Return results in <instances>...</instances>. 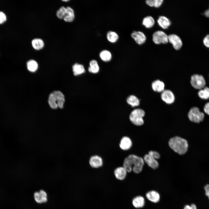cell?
I'll use <instances>...</instances> for the list:
<instances>
[{"mask_svg":"<svg viewBox=\"0 0 209 209\" xmlns=\"http://www.w3.org/2000/svg\"><path fill=\"white\" fill-rule=\"evenodd\" d=\"M148 154L153 156L156 159H158L160 157L159 154L156 151H150L149 152Z\"/></svg>","mask_w":209,"mask_h":209,"instance_id":"cell-33","label":"cell"},{"mask_svg":"<svg viewBox=\"0 0 209 209\" xmlns=\"http://www.w3.org/2000/svg\"><path fill=\"white\" fill-rule=\"evenodd\" d=\"M34 198L35 201L37 203H43L42 198L39 192H35L34 194Z\"/></svg>","mask_w":209,"mask_h":209,"instance_id":"cell-31","label":"cell"},{"mask_svg":"<svg viewBox=\"0 0 209 209\" xmlns=\"http://www.w3.org/2000/svg\"><path fill=\"white\" fill-rule=\"evenodd\" d=\"M145 114V111L141 109H136L133 110L129 116V119L134 125L138 126L143 125L144 123L143 118Z\"/></svg>","mask_w":209,"mask_h":209,"instance_id":"cell-4","label":"cell"},{"mask_svg":"<svg viewBox=\"0 0 209 209\" xmlns=\"http://www.w3.org/2000/svg\"><path fill=\"white\" fill-rule=\"evenodd\" d=\"M31 43L33 48L37 50L42 49L44 46L43 41L39 38H35L33 39Z\"/></svg>","mask_w":209,"mask_h":209,"instance_id":"cell-22","label":"cell"},{"mask_svg":"<svg viewBox=\"0 0 209 209\" xmlns=\"http://www.w3.org/2000/svg\"><path fill=\"white\" fill-rule=\"evenodd\" d=\"M99 56L100 59L105 62H109L112 58V54L108 50H104L100 53Z\"/></svg>","mask_w":209,"mask_h":209,"instance_id":"cell-20","label":"cell"},{"mask_svg":"<svg viewBox=\"0 0 209 209\" xmlns=\"http://www.w3.org/2000/svg\"><path fill=\"white\" fill-rule=\"evenodd\" d=\"M72 68L73 74L75 76L82 74L85 71L84 66L77 63L73 65Z\"/></svg>","mask_w":209,"mask_h":209,"instance_id":"cell-21","label":"cell"},{"mask_svg":"<svg viewBox=\"0 0 209 209\" xmlns=\"http://www.w3.org/2000/svg\"><path fill=\"white\" fill-rule=\"evenodd\" d=\"M66 12L64 17V20L67 22H72L75 18L74 12L73 9L69 6L66 7Z\"/></svg>","mask_w":209,"mask_h":209,"instance_id":"cell-18","label":"cell"},{"mask_svg":"<svg viewBox=\"0 0 209 209\" xmlns=\"http://www.w3.org/2000/svg\"><path fill=\"white\" fill-rule=\"evenodd\" d=\"M132 203L134 206L136 208H142L145 205V199L142 196H137L133 199Z\"/></svg>","mask_w":209,"mask_h":209,"instance_id":"cell-17","label":"cell"},{"mask_svg":"<svg viewBox=\"0 0 209 209\" xmlns=\"http://www.w3.org/2000/svg\"><path fill=\"white\" fill-rule=\"evenodd\" d=\"M183 209H197L196 205L194 203H192L190 206L188 205H186Z\"/></svg>","mask_w":209,"mask_h":209,"instance_id":"cell-37","label":"cell"},{"mask_svg":"<svg viewBox=\"0 0 209 209\" xmlns=\"http://www.w3.org/2000/svg\"><path fill=\"white\" fill-rule=\"evenodd\" d=\"M27 67L28 70L30 71L34 72L36 71L38 67L37 62L35 60H31L28 61L27 63Z\"/></svg>","mask_w":209,"mask_h":209,"instance_id":"cell-28","label":"cell"},{"mask_svg":"<svg viewBox=\"0 0 209 209\" xmlns=\"http://www.w3.org/2000/svg\"><path fill=\"white\" fill-rule=\"evenodd\" d=\"M143 159L148 165L152 169H156L158 167L159 164L156 159L149 154L145 155Z\"/></svg>","mask_w":209,"mask_h":209,"instance_id":"cell-10","label":"cell"},{"mask_svg":"<svg viewBox=\"0 0 209 209\" xmlns=\"http://www.w3.org/2000/svg\"><path fill=\"white\" fill-rule=\"evenodd\" d=\"M114 174L116 178L119 180H123L126 177L127 172L123 167H118L114 170Z\"/></svg>","mask_w":209,"mask_h":209,"instance_id":"cell-16","label":"cell"},{"mask_svg":"<svg viewBox=\"0 0 209 209\" xmlns=\"http://www.w3.org/2000/svg\"><path fill=\"white\" fill-rule=\"evenodd\" d=\"M157 21L158 25L164 29L168 28L171 24L170 20L168 18L164 16H160Z\"/></svg>","mask_w":209,"mask_h":209,"instance_id":"cell-19","label":"cell"},{"mask_svg":"<svg viewBox=\"0 0 209 209\" xmlns=\"http://www.w3.org/2000/svg\"><path fill=\"white\" fill-rule=\"evenodd\" d=\"M203 42L206 46L209 48V35L205 37L203 40Z\"/></svg>","mask_w":209,"mask_h":209,"instance_id":"cell-35","label":"cell"},{"mask_svg":"<svg viewBox=\"0 0 209 209\" xmlns=\"http://www.w3.org/2000/svg\"><path fill=\"white\" fill-rule=\"evenodd\" d=\"M144 163L142 158L130 154L124 159L123 167L127 172H130L133 170L135 173L138 174L142 171Z\"/></svg>","mask_w":209,"mask_h":209,"instance_id":"cell-1","label":"cell"},{"mask_svg":"<svg viewBox=\"0 0 209 209\" xmlns=\"http://www.w3.org/2000/svg\"><path fill=\"white\" fill-rule=\"evenodd\" d=\"M199 97L201 99L207 100L209 99V88L205 87L198 92Z\"/></svg>","mask_w":209,"mask_h":209,"instance_id":"cell-24","label":"cell"},{"mask_svg":"<svg viewBox=\"0 0 209 209\" xmlns=\"http://www.w3.org/2000/svg\"><path fill=\"white\" fill-rule=\"evenodd\" d=\"M165 85L164 82L159 80H156L152 83L153 90L155 92H162L164 90Z\"/></svg>","mask_w":209,"mask_h":209,"instance_id":"cell-15","label":"cell"},{"mask_svg":"<svg viewBox=\"0 0 209 209\" xmlns=\"http://www.w3.org/2000/svg\"><path fill=\"white\" fill-rule=\"evenodd\" d=\"M190 84L194 88L200 90L205 87L206 82L203 76L198 74H194L191 77Z\"/></svg>","mask_w":209,"mask_h":209,"instance_id":"cell-6","label":"cell"},{"mask_svg":"<svg viewBox=\"0 0 209 209\" xmlns=\"http://www.w3.org/2000/svg\"><path fill=\"white\" fill-rule=\"evenodd\" d=\"M168 145L172 149L180 155L184 154L188 150L187 141L179 136H176L171 138L168 141Z\"/></svg>","mask_w":209,"mask_h":209,"instance_id":"cell-2","label":"cell"},{"mask_svg":"<svg viewBox=\"0 0 209 209\" xmlns=\"http://www.w3.org/2000/svg\"><path fill=\"white\" fill-rule=\"evenodd\" d=\"M99 70V67L97 61L93 60L89 62V66L88 68L89 72L94 73H97Z\"/></svg>","mask_w":209,"mask_h":209,"instance_id":"cell-26","label":"cell"},{"mask_svg":"<svg viewBox=\"0 0 209 209\" xmlns=\"http://www.w3.org/2000/svg\"><path fill=\"white\" fill-rule=\"evenodd\" d=\"M163 1V0H148L146 1V3L151 7L158 8L161 5Z\"/></svg>","mask_w":209,"mask_h":209,"instance_id":"cell-29","label":"cell"},{"mask_svg":"<svg viewBox=\"0 0 209 209\" xmlns=\"http://www.w3.org/2000/svg\"><path fill=\"white\" fill-rule=\"evenodd\" d=\"M64 102V96L60 91H54L49 96L48 103L51 107L53 109H56L58 107L60 109L63 108Z\"/></svg>","mask_w":209,"mask_h":209,"instance_id":"cell-3","label":"cell"},{"mask_svg":"<svg viewBox=\"0 0 209 209\" xmlns=\"http://www.w3.org/2000/svg\"><path fill=\"white\" fill-rule=\"evenodd\" d=\"M66 12V7L64 6H61L57 11L56 15L57 17L60 19H63L65 15Z\"/></svg>","mask_w":209,"mask_h":209,"instance_id":"cell-30","label":"cell"},{"mask_svg":"<svg viewBox=\"0 0 209 209\" xmlns=\"http://www.w3.org/2000/svg\"><path fill=\"white\" fill-rule=\"evenodd\" d=\"M147 198L150 201L154 203L159 201L160 199V195L157 191L152 190L147 192L146 194Z\"/></svg>","mask_w":209,"mask_h":209,"instance_id":"cell-14","label":"cell"},{"mask_svg":"<svg viewBox=\"0 0 209 209\" xmlns=\"http://www.w3.org/2000/svg\"><path fill=\"white\" fill-rule=\"evenodd\" d=\"M168 41L171 43L174 48L176 50L180 49L182 46V43L180 38L175 34L168 36Z\"/></svg>","mask_w":209,"mask_h":209,"instance_id":"cell-9","label":"cell"},{"mask_svg":"<svg viewBox=\"0 0 209 209\" xmlns=\"http://www.w3.org/2000/svg\"><path fill=\"white\" fill-rule=\"evenodd\" d=\"M131 36L135 42L139 45L144 44L146 40L145 35L140 31L133 32L131 34Z\"/></svg>","mask_w":209,"mask_h":209,"instance_id":"cell-11","label":"cell"},{"mask_svg":"<svg viewBox=\"0 0 209 209\" xmlns=\"http://www.w3.org/2000/svg\"><path fill=\"white\" fill-rule=\"evenodd\" d=\"M204 113L201 111L198 107H192L188 113V117L192 122L199 123L202 122L204 118Z\"/></svg>","mask_w":209,"mask_h":209,"instance_id":"cell-5","label":"cell"},{"mask_svg":"<svg viewBox=\"0 0 209 209\" xmlns=\"http://www.w3.org/2000/svg\"><path fill=\"white\" fill-rule=\"evenodd\" d=\"M154 42L156 44H166L168 42V36L164 32L158 30L155 32L152 36Z\"/></svg>","mask_w":209,"mask_h":209,"instance_id":"cell-7","label":"cell"},{"mask_svg":"<svg viewBox=\"0 0 209 209\" xmlns=\"http://www.w3.org/2000/svg\"><path fill=\"white\" fill-rule=\"evenodd\" d=\"M89 163L90 166L94 168H98L101 167L103 164L102 158L97 155H93L91 156Z\"/></svg>","mask_w":209,"mask_h":209,"instance_id":"cell-12","label":"cell"},{"mask_svg":"<svg viewBox=\"0 0 209 209\" xmlns=\"http://www.w3.org/2000/svg\"><path fill=\"white\" fill-rule=\"evenodd\" d=\"M6 20V17L2 12L0 11V24L4 22Z\"/></svg>","mask_w":209,"mask_h":209,"instance_id":"cell-34","label":"cell"},{"mask_svg":"<svg viewBox=\"0 0 209 209\" xmlns=\"http://www.w3.org/2000/svg\"><path fill=\"white\" fill-rule=\"evenodd\" d=\"M127 103L132 107L138 106L140 104L139 99L135 96L131 95L129 96L126 99Z\"/></svg>","mask_w":209,"mask_h":209,"instance_id":"cell-23","label":"cell"},{"mask_svg":"<svg viewBox=\"0 0 209 209\" xmlns=\"http://www.w3.org/2000/svg\"><path fill=\"white\" fill-rule=\"evenodd\" d=\"M204 189L205 191V194L208 196L209 199V185L207 184L204 187Z\"/></svg>","mask_w":209,"mask_h":209,"instance_id":"cell-38","label":"cell"},{"mask_svg":"<svg viewBox=\"0 0 209 209\" xmlns=\"http://www.w3.org/2000/svg\"><path fill=\"white\" fill-rule=\"evenodd\" d=\"M39 192L41 196L43 203L47 202L48 200L47 195L46 192L44 190H41Z\"/></svg>","mask_w":209,"mask_h":209,"instance_id":"cell-32","label":"cell"},{"mask_svg":"<svg viewBox=\"0 0 209 209\" xmlns=\"http://www.w3.org/2000/svg\"><path fill=\"white\" fill-rule=\"evenodd\" d=\"M161 98L163 101L168 104L173 103L175 99L173 93L169 89L164 90L161 92Z\"/></svg>","mask_w":209,"mask_h":209,"instance_id":"cell-8","label":"cell"},{"mask_svg":"<svg viewBox=\"0 0 209 209\" xmlns=\"http://www.w3.org/2000/svg\"><path fill=\"white\" fill-rule=\"evenodd\" d=\"M205 14L206 17H209V9L205 11Z\"/></svg>","mask_w":209,"mask_h":209,"instance_id":"cell-39","label":"cell"},{"mask_svg":"<svg viewBox=\"0 0 209 209\" xmlns=\"http://www.w3.org/2000/svg\"><path fill=\"white\" fill-rule=\"evenodd\" d=\"M132 145V142L130 138L128 136H124L121 138L119 146L122 149L127 150L131 148Z\"/></svg>","mask_w":209,"mask_h":209,"instance_id":"cell-13","label":"cell"},{"mask_svg":"<svg viewBox=\"0 0 209 209\" xmlns=\"http://www.w3.org/2000/svg\"><path fill=\"white\" fill-rule=\"evenodd\" d=\"M107 40L110 42L114 43L118 40L119 39V36L116 32L109 31L107 33Z\"/></svg>","mask_w":209,"mask_h":209,"instance_id":"cell-25","label":"cell"},{"mask_svg":"<svg viewBox=\"0 0 209 209\" xmlns=\"http://www.w3.org/2000/svg\"><path fill=\"white\" fill-rule=\"evenodd\" d=\"M203 109L204 112L209 115V102H207L205 104Z\"/></svg>","mask_w":209,"mask_h":209,"instance_id":"cell-36","label":"cell"},{"mask_svg":"<svg viewBox=\"0 0 209 209\" xmlns=\"http://www.w3.org/2000/svg\"><path fill=\"white\" fill-rule=\"evenodd\" d=\"M62 1H69V0H62Z\"/></svg>","mask_w":209,"mask_h":209,"instance_id":"cell-40","label":"cell"},{"mask_svg":"<svg viewBox=\"0 0 209 209\" xmlns=\"http://www.w3.org/2000/svg\"><path fill=\"white\" fill-rule=\"evenodd\" d=\"M155 23L153 18L150 16L145 17L143 20L142 24L146 28H150L153 26Z\"/></svg>","mask_w":209,"mask_h":209,"instance_id":"cell-27","label":"cell"}]
</instances>
